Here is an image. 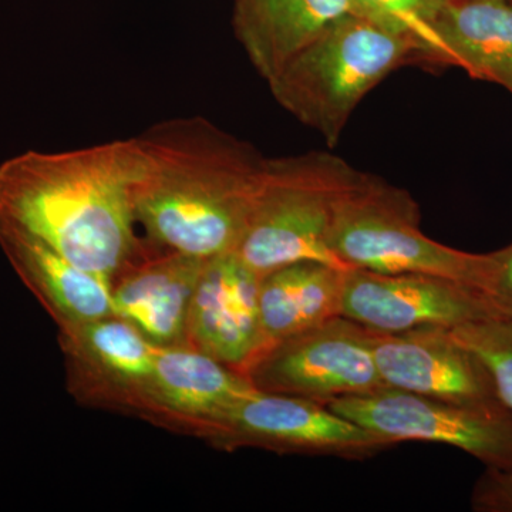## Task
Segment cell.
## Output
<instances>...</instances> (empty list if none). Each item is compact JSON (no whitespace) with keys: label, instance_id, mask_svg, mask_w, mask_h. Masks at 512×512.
Returning <instances> with one entry per match:
<instances>
[{"label":"cell","instance_id":"2","mask_svg":"<svg viewBox=\"0 0 512 512\" xmlns=\"http://www.w3.org/2000/svg\"><path fill=\"white\" fill-rule=\"evenodd\" d=\"M143 171L137 137L57 153L26 151L0 164V220L113 279L144 244L133 207Z\"/></svg>","mask_w":512,"mask_h":512},{"label":"cell","instance_id":"11","mask_svg":"<svg viewBox=\"0 0 512 512\" xmlns=\"http://www.w3.org/2000/svg\"><path fill=\"white\" fill-rule=\"evenodd\" d=\"M373 355L386 387L467 406L503 404L487 367L448 329L375 332Z\"/></svg>","mask_w":512,"mask_h":512},{"label":"cell","instance_id":"5","mask_svg":"<svg viewBox=\"0 0 512 512\" xmlns=\"http://www.w3.org/2000/svg\"><path fill=\"white\" fill-rule=\"evenodd\" d=\"M365 175L329 151L268 158L237 254L261 276L299 261L342 266L330 252V231L340 202Z\"/></svg>","mask_w":512,"mask_h":512},{"label":"cell","instance_id":"3","mask_svg":"<svg viewBox=\"0 0 512 512\" xmlns=\"http://www.w3.org/2000/svg\"><path fill=\"white\" fill-rule=\"evenodd\" d=\"M416 47L363 16L330 26L268 86L276 103L335 147L360 101L404 64Z\"/></svg>","mask_w":512,"mask_h":512},{"label":"cell","instance_id":"9","mask_svg":"<svg viewBox=\"0 0 512 512\" xmlns=\"http://www.w3.org/2000/svg\"><path fill=\"white\" fill-rule=\"evenodd\" d=\"M340 316L377 333L453 329L501 318L483 292L460 282L357 268H346Z\"/></svg>","mask_w":512,"mask_h":512},{"label":"cell","instance_id":"13","mask_svg":"<svg viewBox=\"0 0 512 512\" xmlns=\"http://www.w3.org/2000/svg\"><path fill=\"white\" fill-rule=\"evenodd\" d=\"M158 247V245H157ZM205 259L158 247L138 254L113 278V315L158 348L185 345L188 315Z\"/></svg>","mask_w":512,"mask_h":512},{"label":"cell","instance_id":"19","mask_svg":"<svg viewBox=\"0 0 512 512\" xmlns=\"http://www.w3.org/2000/svg\"><path fill=\"white\" fill-rule=\"evenodd\" d=\"M446 0H353L357 15L412 43L421 62L453 66L436 30Z\"/></svg>","mask_w":512,"mask_h":512},{"label":"cell","instance_id":"21","mask_svg":"<svg viewBox=\"0 0 512 512\" xmlns=\"http://www.w3.org/2000/svg\"><path fill=\"white\" fill-rule=\"evenodd\" d=\"M477 512H512V471L485 468L471 494Z\"/></svg>","mask_w":512,"mask_h":512},{"label":"cell","instance_id":"1","mask_svg":"<svg viewBox=\"0 0 512 512\" xmlns=\"http://www.w3.org/2000/svg\"><path fill=\"white\" fill-rule=\"evenodd\" d=\"M144 171L134 215L151 244L208 259L237 251L268 158L205 117H175L138 136Z\"/></svg>","mask_w":512,"mask_h":512},{"label":"cell","instance_id":"22","mask_svg":"<svg viewBox=\"0 0 512 512\" xmlns=\"http://www.w3.org/2000/svg\"><path fill=\"white\" fill-rule=\"evenodd\" d=\"M500 265L487 298L501 318L512 319V244L500 249Z\"/></svg>","mask_w":512,"mask_h":512},{"label":"cell","instance_id":"14","mask_svg":"<svg viewBox=\"0 0 512 512\" xmlns=\"http://www.w3.org/2000/svg\"><path fill=\"white\" fill-rule=\"evenodd\" d=\"M59 342L77 392L100 403L136 410L158 346L119 316L59 330Z\"/></svg>","mask_w":512,"mask_h":512},{"label":"cell","instance_id":"18","mask_svg":"<svg viewBox=\"0 0 512 512\" xmlns=\"http://www.w3.org/2000/svg\"><path fill=\"white\" fill-rule=\"evenodd\" d=\"M436 30L453 66L512 94L510 0H446Z\"/></svg>","mask_w":512,"mask_h":512},{"label":"cell","instance_id":"8","mask_svg":"<svg viewBox=\"0 0 512 512\" xmlns=\"http://www.w3.org/2000/svg\"><path fill=\"white\" fill-rule=\"evenodd\" d=\"M205 439L225 450L258 447L281 454L356 461L397 446L325 404L261 390L235 404Z\"/></svg>","mask_w":512,"mask_h":512},{"label":"cell","instance_id":"20","mask_svg":"<svg viewBox=\"0 0 512 512\" xmlns=\"http://www.w3.org/2000/svg\"><path fill=\"white\" fill-rule=\"evenodd\" d=\"M448 330L484 363L498 399L512 413V319H488Z\"/></svg>","mask_w":512,"mask_h":512},{"label":"cell","instance_id":"16","mask_svg":"<svg viewBox=\"0 0 512 512\" xmlns=\"http://www.w3.org/2000/svg\"><path fill=\"white\" fill-rule=\"evenodd\" d=\"M353 0H235L232 28L249 63L265 80L345 16Z\"/></svg>","mask_w":512,"mask_h":512},{"label":"cell","instance_id":"6","mask_svg":"<svg viewBox=\"0 0 512 512\" xmlns=\"http://www.w3.org/2000/svg\"><path fill=\"white\" fill-rule=\"evenodd\" d=\"M328 407L393 443L444 444L477 458L485 468L512 471V413L504 404L467 406L383 387L333 400Z\"/></svg>","mask_w":512,"mask_h":512},{"label":"cell","instance_id":"23","mask_svg":"<svg viewBox=\"0 0 512 512\" xmlns=\"http://www.w3.org/2000/svg\"><path fill=\"white\" fill-rule=\"evenodd\" d=\"M510 2L512 3V0H510Z\"/></svg>","mask_w":512,"mask_h":512},{"label":"cell","instance_id":"12","mask_svg":"<svg viewBox=\"0 0 512 512\" xmlns=\"http://www.w3.org/2000/svg\"><path fill=\"white\" fill-rule=\"evenodd\" d=\"M256 387L248 377L190 346L158 349L136 410L207 437Z\"/></svg>","mask_w":512,"mask_h":512},{"label":"cell","instance_id":"4","mask_svg":"<svg viewBox=\"0 0 512 512\" xmlns=\"http://www.w3.org/2000/svg\"><path fill=\"white\" fill-rule=\"evenodd\" d=\"M329 248L343 268L440 276L485 296L501 255L500 251L471 254L427 237L412 195L370 174L340 202Z\"/></svg>","mask_w":512,"mask_h":512},{"label":"cell","instance_id":"7","mask_svg":"<svg viewBox=\"0 0 512 512\" xmlns=\"http://www.w3.org/2000/svg\"><path fill=\"white\" fill-rule=\"evenodd\" d=\"M373 339V330L336 316L275 343L245 376L261 392L328 406L333 400L386 387L377 370Z\"/></svg>","mask_w":512,"mask_h":512},{"label":"cell","instance_id":"10","mask_svg":"<svg viewBox=\"0 0 512 512\" xmlns=\"http://www.w3.org/2000/svg\"><path fill=\"white\" fill-rule=\"evenodd\" d=\"M259 284L261 275L237 251L205 259L188 315L185 346L245 376L268 348Z\"/></svg>","mask_w":512,"mask_h":512},{"label":"cell","instance_id":"15","mask_svg":"<svg viewBox=\"0 0 512 512\" xmlns=\"http://www.w3.org/2000/svg\"><path fill=\"white\" fill-rule=\"evenodd\" d=\"M0 249L59 330L113 315V279L87 271L25 229L0 220Z\"/></svg>","mask_w":512,"mask_h":512},{"label":"cell","instance_id":"17","mask_svg":"<svg viewBox=\"0 0 512 512\" xmlns=\"http://www.w3.org/2000/svg\"><path fill=\"white\" fill-rule=\"evenodd\" d=\"M345 271L326 262L299 261L262 275L259 311L266 350L340 316Z\"/></svg>","mask_w":512,"mask_h":512}]
</instances>
